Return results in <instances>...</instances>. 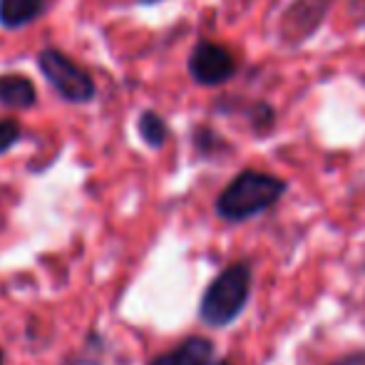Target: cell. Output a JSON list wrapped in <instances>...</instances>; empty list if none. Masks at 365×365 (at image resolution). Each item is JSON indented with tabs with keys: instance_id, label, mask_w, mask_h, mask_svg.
I'll return each instance as SVG.
<instances>
[{
	"instance_id": "30bf717a",
	"label": "cell",
	"mask_w": 365,
	"mask_h": 365,
	"mask_svg": "<svg viewBox=\"0 0 365 365\" xmlns=\"http://www.w3.org/2000/svg\"><path fill=\"white\" fill-rule=\"evenodd\" d=\"M249 120H251V127L261 135V132H269L271 127H274L276 115H274V110H271V105H266V102H256L249 112Z\"/></svg>"
},
{
	"instance_id": "9a60e30c",
	"label": "cell",
	"mask_w": 365,
	"mask_h": 365,
	"mask_svg": "<svg viewBox=\"0 0 365 365\" xmlns=\"http://www.w3.org/2000/svg\"><path fill=\"white\" fill-rule=\"evenodd\" d=\"M0 365H5V358H3V351H0Z\"/></svg>"
},
{
	"instance_id": "8fae6325",
	"label": "cell",
	"mask_w": 365,
	"mask_h": 365,
	"mask_svg": "<svg viewBox=\"0 0 365 365\" xmlns=\"http://www.w3.org/2000/svg\"><path fill=\"white\" fill-rule=\"evenodd\" d=\"M20 137H23V127L18 120H0V154L18 145Z\"/></svg>"
},
{
	"instance_id": "7c38bea8",
	"label": "cell",
	"mask_w": 365,
	"mask_h": 365,
	"mask_svg": "<svg viewBox=\"0 0 365 365\" xmlns=\"http://www.w3.org/2000/svg\"><path fill=\"white\" fill-rule=\"evenodd\" d=\"M194 145L202 154H214V149H224V140L217 135L214 130H209V127H199L197 132H194Z\"/></svg>"
},
{
	"instance_id": "8992f818",
	"label": "cell",
	"mask_w": 365,
	"mask_h": 365,
	"mask_svg": "<svg viewBox=\"0 0 365 365\" xmlns=\"http://www.w3.org/2000/svg\"><path fill=\"white\" fill-rule=\"evenodd\" d=\"M214 343L204 336H189L177 348L152 358L149 365H212Z\"/></svg>"
},
{
	"instance_id": "4fadbf2b",
	"label": "cell",
	"mask_w": 365,
	"mask_h": 365,
	"mask_svg": "<svg viewBox=\"0 0 365 365\" xmlns=\"http://www.w3.org/2000/svg\"><path fill=\"white\" fill-rule=\"evenodd\" d=\"M65 365H102L97 358H90V356H75V358H70Z\"/></svg>"
},
{
	"instance_id": "3957f363",
	"label": "cell",
	"mask_w": 365,
	"mask_h": 365,
	"mask_svg": "<svg viewBox=\"0 0 365 365\" xmlns=\"http://www.w3.org/2000/svg\"><path fill=\"white\" fill-rule=\"evenodd\" d=\"M38 68L45 75V80L50 82L55 92H58L63 100L82 105V102H90L95 97V82L87 70H82L80 65L73 63L65 53L55 48H45L38 55Z\"/></svg>"
},
{
	"instance_id": "5bb4252c",
	"label": "cell",
	"mask_w": 365,
	"mask_h": 365,
	"mask_svg": "<svg viewBox=\"0 0 365 365\" xmlns=\"http://www.w3.org/2000/svg\"><path fill=\"white\" fill-rule=\"evenodd\" d=\"M214 365H231L229 361H219V363H214Z\"/></svg>"
},
{
	"instance_id": "9c48e42d",
	"label": "cell",
	"mask_w": 365,
	"mask_h": 365,
	"mask_svg": "<svg viewBox=\"0 0 365 365\" xmlns=\"http://www.w3.org/2000/svg\"><path fill=\"white\" fill-rule=\"evenodd\" d=\"M137 130H140V137L145 140L147 147L159 149L164 147V142L169 140V127L157 112L147 110L140 115V122H137Z\"/></svg>"
},
{
	"instance_id": "6da1fadb",
	"label": "cell",
	"mask_w": 365,
	"mask_h": 365,
	"mask_svg": "<svg viewBox=\"0 0 365 365\" xmlns=\"http://www.w3.org/2000/svg\"><path fill=\"white\" fill-rule=\"evenodd\" d=\"M284 194L286 182L281 177L256 172V169H244L226 184L224 192L217 197L214 209L224 221L241 224V221H249L269 212Z\"/></svg>"
},
{
	"instance_id": "5b68a950",
	"label": "cell",
	"mask_w": 365,
	"mask_h": 365,
	"mask_svg": "<svg viewBox=\"0 0 365 365\" xmlns=\"http://www.w3.org/2000/svg\"><path fill=\"white\" fill-rule=\"evenodd\" d=\"M323 13H326V0H296L286 13L281 30L286 38L296 43L301 38H308L321 25Z\"/></svg>"
},
{
	"instance_id": "7a4b0ae2",
	"label": "cell",
	"mask_w": 365,
	"mask_h": 365,
	"mask_svg": "<svg viewBox=\"0 0 365 365\" xmlns=\"http://www.w3.org/2000/svg\"><path fill=\"white\" fill-rule=\"evenodd\" d=\"M254 289V271L249 261H236L207 286L199 301V321L209 328H226L244 313Z\"/></svg>"
},
{
	"instance_id": "ba28073f",
	"label": "cell",
	"mask_w": 365,
	"mask_h": 365,
	"mask_svg": "<svg viewBox=\"0 0 365 365\" xmlns=\"http://www.w3.org/2000/svg\"><path fill=\"white\" fill-rule=\"evenodd\" d=\"M45 0H0V25L8 30L23 28L40 18Z\"/></svg>"
},
{
	"instance_id": "2e32d148",
	"label": "cell",
	"mask_w": 365,
	"mask_h": 365,
	"mask_svg": "<svg viewBox=\"0 0 365 365\" xmlns=\"http://www.w3.org/2000/svg\"><path fill=\"white\" fill-rule=\"evenodd\" d=\"M140 3H159V0H140Z\"/></svg>"
},
{
	"instance_id": "52a82bcc",
	"label": "cell",
	"mask_w": 365,
	"mask_h": 365,
	"mask_svg": "<svg viewBox=\"0 0 365 365\" xmlns=\"http://www.w3.org/2000/svg\"><path fill=\"white\" fill-rule=\"evenodd\" d=\"M38 100L35 85L25 75H0V105L13 107V110H28Z\"/></svg>"
},
{
	"instance_id": "277c9868",
	"label": "cell",
	"mask_w": 365,
	"mask_h": 365,
	"mask_svg": "<svg viewBox=\"0 0 365 365\" xmlns=\"http://www.w3.org/2000/svg\"><path fill=\"white\" fill-rule=\"evenodd\" d=\"M189 75L197 85L217 87L236 75V60L224 45L202 40L189 55Z\"/></svg>"
}]
</instances>
